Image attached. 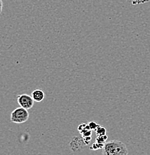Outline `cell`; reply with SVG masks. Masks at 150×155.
<instances>
[{"mask_svg":"<svg viewBox=\"0 0 150 155\" xmlns=\"http://www.w3.org/2000/svg\"><path fill=\"white\" fill-rule=\"evenodd\" d=\"M102 154L106 155H127L128 154L126 145L119 140H111L105 143L102 148Z\"/></svg>","mask_w":150,"mask_h":155,"instance_id":"cell-1","label":"cell"},{"mask_svg":"<svg viewBox=\"0 0 150 155\" xmlns=\"http://www.w3.org/2000/svg\"><path fill=\"white\" fill-rule=\"evenodd\" d=\"M29 118L28 110L22 107H17L11 112V121L16 124H22L27 122Z\"/></svg>","mask_w":150,"mask_h":155,"instance_id":"cell-2","label":"cell"},{"mask_svg":"<svg viewBox=\"0 0 150 155\" xmlns=\"http://www.w3.org/2000/svg\"><path fill=\"white\" fill-rule=\"evenodd\" d=\"M17 99L19 105L27 110L31 109L34 106V103H35L32 96H28V94L19 95L17 96Z\"/></svg>","mask_w":150,"mask_h":155,"instance_id":"cell-3","label":"cell"},{"mask_svg":"<svg viewBox=\"0 0 150 155\" xmlns=\"http://www.w3.org/2000/svg\"><path fill=\"white\" fill-rule=\"evenodd\" d=\"M31 96L33 98L34 101H37V102H41L45 98L44 92L42 90H39V89H36V90H34Z\"/></svg>","mask_w":150,"mask_h":155,"instance_id":"cell-4","label":"cell"},{"mask_svg":"<svg viewBox=\"0 0 150 155\" xmlns=\"http://www.w3.org/2000/svg\"><path fill=\"white\" fill-rule=\"evenodd\" d=\"M108 139L107 135H102V136H97V137L96 138V143H99V144L105 145V143H106V140Z\"/></svg>","mask_w":150,"mask_h":155,"instance_id":"cell-5","label":"cell"},{"mask_svg":"<svg viewBox=\"0 0 150 155\" xmlns=\"http://www.w3.org/2000/svg\"><path fill=\"white\" fill-rule=\"evenodd\" d=\"M96 131V136H102L106 134V129L105 127H102V126L99 125V127L96 128V130H95Z\"/></svg>","mask_w":150,"mask_h":155,"instance_id":"cell-6","label":"cell"},{"mask_svg":"<svg viewBox=\"0 0 150 155\" xmlns=\"http://www.w3.org/2000/svg\"><path fill=\"white\" fill-rule=\"evenodd\" d=\"M88 126H89L90 129L91 130H96V128L99 126V125L96 123V122H93V121H91V122H90L89 123H88Z\"/></svg>","mask_w":150,"mask_h":155,"instance_id":"cell-7","label":"cell"},{"mask_svg":"<svg viewBox=\"0 0 150 155\" xmlns=\"http://www.w3.org/2000/svg\"><path fill=\"white\" fill-rule=\"evenodd\" d=\"M87 127H88V125H86V124H81V125L78 126V131L82 132V130H85Z\"/></svg>","mask_w":150,"mask_h":155,"instance_id":"cell-8","label":"cell"},{"mask_svg":"<svg viewBox=\"0 0 150 155\" xmlns=\"http://www.w3.org/2000/svg\"><path fill=\"white\" fill-rule=\"evenodd\" d=\"M2 8H3L2 0H0V14H1L2 11Z\"/></svg>","mask_w":150,"mask_h":155,"instance_id":"cell-9","label":"cell"}]
</instances>
